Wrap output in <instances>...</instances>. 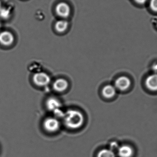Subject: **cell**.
Listing matches in <instances>:
<instances>
[{"label": "cell", "mask_w": 157, "mask_h": 157, "mask_svg": "<svg viewBox=\"0 0 157 157\" xmlns=\"http://www.w3.org/2000/svg\"><path fill=\"white\" fill-rule=\"evenodd\" d=\"M118 144L116 142H113V143H112L111 145V150L113 151V150L114 149H117V151H118V149H119V147H120L118 146Z\"/></svg>", "instance_id": "cell-16"}, {"label": "cell", "mask_w": 157, "mask_h": 157, "mask_svg": "<svg viewBox=\"0 0 157 157\" xmlns=\"http://www.w3.org/2000/svg\"><path fill=\"white\" fill-rule=\"evenodd\" d=\"M46 107L50 111L53 112L55 113H60L62 116L64 114H61V101L54 97H50L47 99L46 102Z\"/></svg>", "instance_id": "cell-3"}, {"label": "cell", "mask_w": 157, "mask_h": 157, "mask_svg": "<svg viewBox=\"0 0 157 157\" xmlns=\"http://www.w3.org/2000/svg\"><path fill=\"white\" fill-rule=\"evenodd\" d=\"M56 13L61 17L66 18L71 13V8L68 4L64 2L59 3L55 7Z\"/></svg>", "instance_id": "cell-6"}, {"label": "cell", "mask_w": 157, "mask_h": 157, "mask_svg": "<svg viewBox=\"0 0 157 157\" xmlns=\"http://www.w3.org/2000/svg\"><path fill=\"white\" fill-rule=\"evenodd\" d=\"M97 157H116L114 152L110 149H103L99 152Z\"/></svg>", "instance_id": "cell-13"}, {"label": "cell", "mask_w": 157, "mask_h": 157, "mask_svg": "<svg viewBox=\"0 0 157 157\" xmlns=\"http://www.w3.org/2000/svg\"><path fill=\"white\" fill-rule=\"evenodd\" d=\"M145 85L151 91H157V74L149 75L146 79Z\"/></svg>", "instance_id": "cell-9"}, {"label": "cell", "mask_w": 157, "mask_h": 157, "mask_svg": "<svg viewBox=\"0 0 157 157\" xmlns=\"http://www.w3.org/2000/svg\"><path fill=\"white\" fill-rule=\"evenodd\" d=\"M116 94V88L112 85H106L102 89V95L104 98H112L115 96Z\"/></svg>", "instance_id": "cell-10"}, {"label": "cell", "mask_w": 157, "mask_h": 157, "mask_svg": "<svg viewBox=\"0 0 157 157\" xmlns=\"http://www.w3.org/2000/svg\"><path fill=\"white\" fill-rule=\"evenodd\" d=\"M135 3L139 5H144L147 2L148 0H134Z\"/></svg>", "instance_id": "cell-17"}, {"label": "cell", "mask_w": 157, "mask_h": 157, "mask_svg": "<svg viewBox=\"0 0 157 157\" xmlns=\"http://www.w3.org/2000/svg\"><path fill=\"white\" fill-rule=\"evenodd\" d=\"M64 122L67 128L77 129L84 124V118L81 112L75 109H69L64 113Z\"/></svg>", "instance_id": "cell-1"}, {"label": "cell", "mask_w": 157, "mask_h": 157, "mask_svg": "<svg viewBox=\"0 0 157 157\" xmlns=\"http://www.w3.org/2000/svg\"><path fill=\"white\" fill-rule=\"evenodd\" d=\"M152 68V70L155 73V74H157V63L153 64Z\"/></svg>", "instance_id": "cell-18"}, {"label": "cell", "mask_w": 157, "mask_h": 157, "mask_svg": "<svg viewBox=\"0 0 157 157\" xmlns=\"http://www.w3.org/2000/svg\"><path fill=\"white\" fill-rule=\"evenodd\" d=\"M33 81L35 85L40 87L46 86L50 83L49 75L45 72H38L35 74L33 76Z\"/></svg>", "instance_id": "cell-2"}, {"label": "cell", "mask_w": 157, "mask_h": 157, "mask_svg": "<svg viewBox=\"0 0 157 157\" xmlns=\"http://www.w3.org/2000/svg\"><path fill=\"white\" fill-rule=\"evenodd\" d=\"M118 153L120 157H131L133 155L134 150L129 146L123 145L120 147Z\"/></svg>", "instance_id": "cell-11"}, {"label": "cell", "mask_w": 157, "mask_h": 157, "mask_svg": "<svg viewBox=\"0 0 157 157\" xmlns=\"http://www.w3.org/2000/svg\"><path fill=\"white\" fill-rule=\"evenodd\" d=\"M131 80L126 76H122L117 78L114 83L116 89L124 91L129 88L131 86Z\"/></svg>", "instance_id": "cell-5"}, {"label": "cell", "mask_w": 157, "mask_h": 157, "mask_svg": "<svg viewBox=\"0 0 157 157\" xmlns=\"http://www.w3.org/2000/svg\"><path fill=\"white\" fill-rule=\"evenodd\" d=\"M1 22H0V28H1Z\"/></svg>", "instance_id": "cell-20"}, {"label": "cell", "mask_w": 157, "mask_h": 157, "mask_svg": "<svg viewBox=\"0 0 157 157\" xmlns=\"http://www.w3.org/2000/svg\"><path fill=\"white\" fill-rule=\"evenodd\" d=\"M68 23L65 20H60L57 21L55 24V29L57 32L63 33L68 28Z\"/></svg>", "instance_id": "cell-12"}, {"label": "cell", "mask_w": 157, "mask_h": 157, "mask_svg": "<svg viewBox=\"0 0 157 157\" xmlns=\"http://www.w3.org/2000/svg\"><path fill=\"white\" fill-rule=\"evenodd\" d=\"M149 6L153 12L157 13V0H150Z\"/></svg>", "instance_id": "cell-15"}, {"label": "cell", "mask_w": 157, "mask_h": 157, "mask_svg": "<svg viewBox=\"0 0 157 157\" xmlns=\"http://www.w3.org/2000/svg\"><path fill=\"white\" fill-rule=\"evenodd\" d=\"M11 12L8 8L2 7L0 9V17L3 19H7L10 17Z\"/></svg>", "instance_id": "cell-14"}, {"label": "cell", "mask_w": 157, "mask_h": 157, "mask_svg": "<svg viewBox=\"0 0 157 157\" xmlns=\"http://www.w3.org/2000/svg\"><path fill=\"white\" fill-rule=\"evenodd\" d=\"M14 37L12 33L4 31L0 33V44L3 46H9L14 43Z\"/></svg>", "instance_id": "cell-7"}, {"label": "cell", "mask_w": 157, "mask_h": 157, "mask_svg": "<svg viewBox=\"0 0 157 157\" xmlns=\"http://www.w3.org/2000/svg\"><path fill=\"white\" fill-rule=\"evenodd\" d=\"M43 127L47 132H54L60 129V123L56 118L49 117L43 122Z\"/></svg>", "instance_id": "cell-4"}, {"label": "cell", "mask_w": 157, "mask_h": 157, "mask_svg": "<svg viewBox=\"0 0 157 157\" xmlns=\"http://www.w3.org/2000/svg\"><path fill=\"white\" fill-rule=\"evenodd\" d=\"M69 86V83L66 79L59 78L56 79L53 84V87L55 91L62 92L65 91Z\"/></svg>", "instance_id": "cell-8"}, {"label": "cell", "mask_w": 157, "mask_h": 157, "mask_svg": "<svg viewBox=\"0 0 157 157\" xmlns=\"http://www.w3.org/2000/svg\"><path fill=\"white\" fill-rule=\"evenodd\" d=\"M2 3H1V1H0V9L2 8Z\"/></svg>", "instance_id": "cell-19"}]
</instances>
